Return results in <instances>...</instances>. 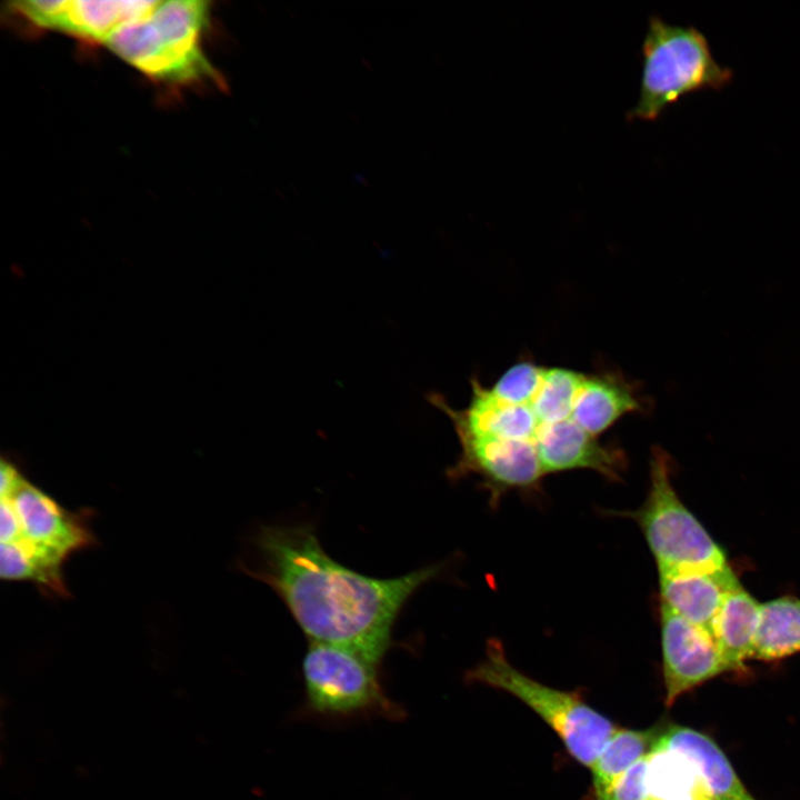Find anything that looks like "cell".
Segmentation results:
<instances>
[{
  "label": "cell",
  "mask_w": 800,
  "mask_h": 800,
  "mask_svg": "<svg viewBox=\"0 0 800 800\" xmlns=\"http://www.w3.org/2000/svg\"><path fill=\"white\" fill-rule=\"evenodd\" d=\"M462 409L443 396L428 401L451 420L459 438H479L533 450L546 474L590 469L620 481L623 451L599 437L623 416L648 409L636 383L614 371L581 372L530 359L510 366L491 384L470 380Z\"/></svg>",
  "instance_id": "1"
},
{
  "label": "cell",
  "mask_w": 800,
  "mask_h": 800,
  "mask_svg": "<svg viewBox=\"0 0 800 800\" xmlns=\"http://www.w3.org/2000/svg\"><path fill=\"white\" fill-rule=\"evenodd\" d=\"M254 543L259 564L248 573L276 591L310 642L343 647L377 664L401 609L439 571L427 567L391 579L361 574L327 554L304 526L263 527Z\"/></svg>",
  "instance_id": "2"
},
{
  "label": "cell",
  "mask_w": 800,
  "mask_h": 800,
  "mask_svg": "<svg viewBox=\"0 0 800 800\" xmlns=\"http://www.w3.org/2000/svg\"><path fill=\"white\" fill-rule=\"evenodd\" d=\"M209 19L207 1H160L146 17L118 29L104 44L153 81L221 87L223 80L202 44Z\"/></svg>",
  "instance_id": "3"
},
{
  "label": "cell",
  "mask_w": 800,
  "mask_h": 800,
  "mask_svg": "<svg viewBox=\"0 0 800 800\" xmlns=\"http://www.w3.org/2000/svg\"><path fill=\"white\" fill-rule=\"evenodd\" d=\"M642 74L628 121L657 120L681 98L727 87L733 71L713 57L706 36L693 26H677L651 16L642 41Z\"/></svg>",
  "instance_id": "4"
},
{
  "label": "cell",
  "mask_w": 800,
  "mask_h": 800,
  "mask_svg": "<svg viewBox=\"0 0 800 800\" xmlns=\"http://www.w3.org/2000/svg\"><path fill=\"white\" fill-rule=\"evenodd\" d=\"M468 679L502 690L534 711L562 740L579 763L591 768L618 729L591 708L578 693L548 687L513 667L499 640L488 641L484 659L471 669Z\"/></svg>",
  "instance_id": "5"
},
{
  "label": "cell",
  "mask_w": 800,
  "mask_h": 800,
  "mask_svg": "<svg viewBox=\"0 0 800 800\" xmlns=\"http://www.w3.org/2000/svg\"><path fill=\"white\" fill-rule=\"evenodd\" d=\"M0 498L11 502L20 534L13 542L30 559L36 584L43 593L67 597L63 562L77 551L96 543L88 513L70 512L32 484L17 467L1 474Z\"/></svg>",
  "instance_id": "6"
},
{
  "label": "cell",
  "mask_w": 800,
  "mask_h": 800,
  "mask_svg": "<svg viewBox=\"0 0 800 800\" xmlns=\"http://www.w3.org/2000/svg\"><path fill=\"white\" fill-rule=\"evenodd\" d=\"M651 453L646 500L637 510L623 514L638 523L658 572L728 568L723 549L678 496L669 454L659 447Z\"/></svg>",
  "instance_id": "7"
},
{
  "label": "cell",
  "mask_w": 800,
  "mask_h": 800,
  "mask_svg": "<svg viewBox=\"0 0 800 800\" xmlns=\"http://www.w3.org/2000/svg\"><path fill=\"white\" fill-rule=\"evenodd\" d=\"M377 663L350 649L310 642L302 662L308 703L324 714L398 713L378 679Z\"/></svg>",
  "instance_id": "8"
},
{
  "label": "cell",
  "mask_w": 800,
  "mask_h": 800,
  "mask_svg": "<svg viewBox=\"0 0 800 800\" xmlns=\"http://www.w3.org/2000/svg\"><path fill=\"white\" fill-rule=\"evenodd\" d=\"M160 1H14L9 11L36 29L106 43L124 24L146 17Z\"/></svg>",
  "instance_id": "9"
},
{
  "label": "cell",
  "mask_w": 800,
  "mask_h": 800,
  "mask_svg": "<svg viewBox=\"0 0 800 800\" xmlns=\"http://www.w3.org/2000/svg\"><path fill=\"white\" fill-rule=\"evenodd\" d=\"M660 641L666 704L729 671L712 634L660 603Z\"/></svg>",
  "instance_id": "10"
},
{
  "label": "cell",
  "mask_w": 800,
  "mask_h": 800,
  "mask_svg": "<svg viewBox=\"0 0 800 800\" xmlns=\"http://www.w3.org/2000/svg\"><path fill=\"white\" fill-rule=\"evenodd\" d=\"M660 603L709 631L727 592L740 582L730 567L722 570L660 571Z\"/></svg>",
  "instance_id": "11"
},
{
  "label": "cell",
  "mask_w": 800,
  "mask_h": 800,
  "mask_svg": "<svg viewBox=\"0 0 800 800\" xmlns=\"http://www.w3.org/2000/svg\"><path fill=\"white\" fill-rule=\"evenodd\" d=\"M653 748L673 750L687 758L712 800H742L749 796L726 754L706 734L672 726L659 732Z\"/></svg>",
  "instance_id": "12"
},
{
  "label": "cell",
  "mask_w": 800,
  "mask_h": 800,
  "mask_svg": "<svg viewBox=\"0 0 800 800\" xmlns=\"http://www.w3.org/2000/svg\"><path fill=\"white\" fill-rule=\"evenodd\" d=\"M761 603L740 583L729 590L713 619L711 634L728 667L738 670L753 658Z\"/></svg>",
  "instance_id": "13"
},
{
  "label": "cell",
  "mask_w": 800,
  "mask_h": 800,
  "mask_svg": "<svg viewBox=\"0 0 800 800\" xmlns=\"http://www.w3.org/2000/svg\"><path fill=\"white\" fill-rule=\"evenodd\" d=\"M656 730L617 729L596 762L592 771V800L604 797L612 786L653 749Z\"/></svg>",
  "instance_id": "14"
},
{
  "label": "cell",
  "mask_w": 800,
  "mask_h": 800,
  "mask_svg": "<svg viewBox=\"0 0 800 800\" xmlns=\"http://www.w3.org/2000/svg\"><path fill=\"white\" fill-rule=\"evenodd\" d=\"M800 652V599L784 596L761 603L753 658L783 659Z\"/></svg>",
  "instance_id": "15"
},
{
  "label": "cell",
  "mask_w": 800,
  "mask_h": 800,
  "mask_svg": "<svg viewBox=\"0 0 800 800\" xmlns=\"http://www.w3.org/2000/svg\"><path fill=\"white\" fill-rule=\"evenodd\" d=\"M647 781L654 800L679 797L701 786L687 758L661 748H653L647 756Z\"/></svg>",
  "instance_id": "16"
},
{
  "label": "cell",
  "mask_w": 800,
  "mask_h": 800,
  "mask_svg": "<svg viewBox=\"0 0 800 800\" xmlns=\"http://www.w3.org/2000/svg\"><path fill=\"white\" fill-rule=\"evenodd\" d=\"M599 800H654L647 781V757L632 766Z\"/></svg>",
  "instance_id": "17"
},
{
  "label": "cell",
  "mask_w": 800,
  "mask_h": 800,
  "mask_svg": "<svg viewBox=\"0 0 800 800\" xmlns=\"http://www.w3.org/2000/svg\"><path fill=\"white\" fill-rule=\"evenodd\" d=\"M667 800H712V799H711L710 796L704 791V789L702 788V786H699V787H697L696 789H693L692 791H690V792H688V793H686V794H682V796H679V797H674V798H671V799H667Z\"/></svg>",
  "instance_id": "18"
},
{
  "label": "cell",
  "mask_w": 800,
  "mask_h": 800,
  "mask_svg": "<svg viewBox=\"0 0 800 800\" xmlns=\"http://www.w3.org/2000/svg\"><path fill=\"white\" fill-rule=\"evenodd\" d=\"M742 800H756V799H753V798L749 794V796H747L746 798H743Z\"/></svg>",
  "instance_id": "19"
}]
</instances>
